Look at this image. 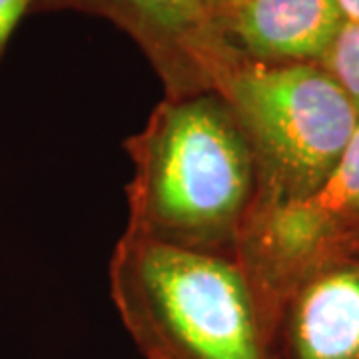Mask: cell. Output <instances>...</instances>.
<instances>
[{"label":"cell","mask_w":359,"mask_h":359,"mask_svg":"<svg viewBox=\"0 0 359 359\" xmlns=\"http://www.w3.org/2000/svg\"><path fill=\"white\" fill-rule=\"evenodd\" d=\"M132 236L208 252H238L257 202L252 144L228 100L210 90L164 98L124 140Z\"/></svg>","instance_id":"6da1fadb"},{"label":"cell","mask_w":359,"mask_h":359,"mask_svg":"<svg viewBox=\"0 0 359 359\" xmlns=\"http://www.w3.org/2000/svg\"><path fill=\"white\" fill-rule=\"evenodd\" d=\"M108 290L146 359H282L280 320L233 254L124 231L110 256Z\"/></svg>","instance_id":"7a4b0ae2"},{"label":"cell","mask_w":359,"mask_h":359,"mask_svg":"<svg viewBox=\"0 0 359 359\" xmlns=\"http://www.w3.org/2000/svg\"><path fill=\"white\" fill-rule=\"evenodd\" d=\"M214 92L228 100L254 150V214L299 200L320 186L359 126L353 102L318 62L236 60Z\"/></svg>","instance_id":"3957f363"},{"label":"cell","mask_w":359,"mask_h":359,"mask_svg":"<svg viewBox=\"0 0 359 359\" xmlns=\"http://www.w3.org/2000/svg\"><path fill=\"white\" fill-rule=\"evenodd\" d=\"M359 231V126L335 168L308 196L257 212L236 256L271 311L311 271L341 257Z\"/></svg>","instance_id":"277c9868"},{"label":"cell","mask_w":359,"mask_h":359,"mask_svg":"<svg viewBox=\"0 0 359 359\" xmlns=\"http://www.w3.org/2000/svg\"><path fill=\"white\" fill-rule=\"evenodd\" d=\"M78 13L108 20L144 54L164 98L216 90L238 58L218 39L205 0H32L30 14Z\"/></svg>","instance_id":"5b68a950"},{"label":"cell","mask_w":359,"mask_h":359,"mask_svg":"<svg viewBox=\"0 0 359 359\" xmlns=\"http://www.w3.org/2000/svg\"><path fill=\"white\" fill-rule=\"evenodd\" d=\"M210 18L238 60L257 65L320 62L346 22L337 0H231Z\"/></svg>","instance_id":"8992f818"},{"label":"cell","mask_w":359,"mask_h":359,"mask_svg":"<svg viewBox=\"0 0 359 359\" xmlns=\"http://www.w3.org/2000/svg\"><path fill=\"white\" fill-rule=\"evenodd\" d=\"M282 359H359V256L311 271L280 313Z\"/></svg>","instance_id":"52a82bcc"},{"label":"cell","mask_w":359,"mask_h":359,"mask_svg":"<svg viewBox=\"0 0 359 359\" xmlns=\"http://www.w3.org/2000/svg\"><path fill=\"white\" fill-rule=\"evenodd\" d=\"M318 65L330 72L359 112V22H344Z\"/></svg>","instance_id":"ba28073f"},{"label":"cell","mask_w":359,"mask_h":359,"mask_svg":"<svg viewBox=\"0 0 359 359\" xmlns=\"http://www.w3.org/2000/svg\"><path fill=\"white\" fill-rule=\"evenodd\" d=\"M32 0H0V60L13 40L18 25L30 16Z\"/></svg>","instance_id":"9c48e42d"},{"label":"cell","mask_w":359,"mask_h":359,"mask_svg":"<svg viewBox=\"0 0 359 359\" xmlns=\"http://www.w3.org/2000/svg\"><path fill=\"white\" fill-rule=\"evenodd\" d=\"M344 18L349 22H359V0H337Z\"/></svg>","instance_id":"30bf717a"},{"label":"cell","mask_w":359,"mask_h":359,"mask_svg":"<svg viewBox=\"0 0 359 359\" xmlns=\"http://www.w3.org/2000/svg\"><path fill=\"white\" fill-rule=\"evenodd\" d=\"M344 256H359V231H355L349 240H347L346 248L341 252V257Z\"/></svg>","instance_id":"8fae6325"},{"label":"cell","mask_w":359,"mask_h":359,"mask_svg":"<svg viewBox=\"0 0 359 359\" xmlns=\"http://www.w3.org/2000/svg\"><path fill=\"white\" fill-rule=\"evenodd\" d=\"M226 2H231V0H205L208 8H214V6H219V4H226Z\"/></svg>","instance_id":"7c38bea8"}]
</instances>
